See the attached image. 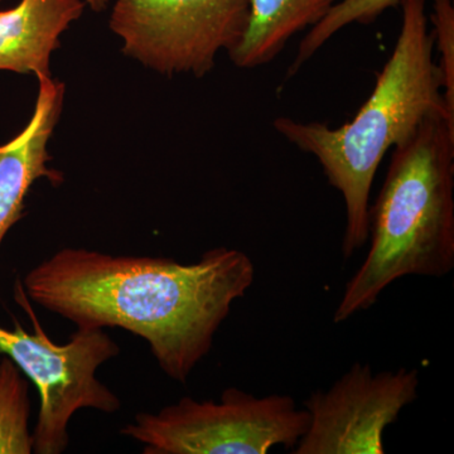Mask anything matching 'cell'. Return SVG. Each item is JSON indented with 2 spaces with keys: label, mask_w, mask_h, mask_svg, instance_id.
<instances>
[{
  "label": "cell",
  "mask_w": 454,
  "mask_h": 454,
  "mask_svg": "<svg viewBox=\"0 0 454 454\" xmlns=\"http://www.w3.org/2000/svg\"><path fill=\"white\" fill-rule=\"evenodd\" d=\"M35 110L25 129L0 145V247L25 211L26 197L35 181L59 184L64 175L49 166V143L65 103V83L52 76H38Z\"/></svg>",
  "instance_id": "obj_8"
},
{
  "label": "cell",
  "mask_w": 454,
  "mask_h": 454,
  "mask_svg": "<svg viewBox=\"0 0 454 454\" xmlns=\"http://www.w3.org/2000/svg\"><path fill=\"white\" fill-rule=\"evenodd\" d=\"M255 279L244 252L220 247L199 262L64 247L23 279L27 297L82 330L118 327L148 342L160 370L186 384Z\"/></svg>",
  "instance_id": "obj_1"
},
{
  "label": "cell",
  "mask_w": 454,
  "mask_h": 454,
  "mask_svg": "<svg viewBox=\"0 0 454 454\" xmlns=\"http://www.w3.org/2000/svg\"><path fill=\"white\" fill-rule=\"evenodd\" d=\"M121 52L162 76H206L243 41L252 0H113Z\"/></svg>",
  "instance_id": "obj_6"
},
{
  "label": "cell",
  "mask_w": 454,
  "mask_h": 454,
  "mask_svg": "<svg viewBox=\"0 0 454 454\" xmlns=\"http://www.w3.org/2000/svg\"><path fill=\"white\" fill-rule=\"evenodd\" d=\"M29 384L8 356L0 360V454L33 453Z\"/></svg>",
  "instance_id": "obj_11"
},
{
  "label": "cell",
  "mask_w": 454,
  "mask_h": 454,
  "mask_svg": "<svg viewBox=\"0 0 454 454\" xmlns=\"http://www.w3.org/2000/svg\"><path fill=\"white\" fill-rule=\"evenodd\" d=\"M432 22L434 41L439 50L438 68L441 73L443 98L454 115V8L452 0L433 2Z\"/></svg>",
  "instance_id": "obj_13"
},
{
  "label": "cell",
  "mask_w": 454,
  "mask_h": 454,
  "mask_svg": "<svg viewBox=\"0 0 454 454\" xmlns=\"http://www.w3.org/2000/svg\"><path fill=\"white\" fill-rule=\"evenodd\" d=\"M402 0H340L327 14L309 32L304 35L286 71V79L294 76L301 66L307 64L336 33L346 27L355 25H372L387 9L396 7Z\"/></svg>",
  "instance_id": "obj_12"
},
{
  "label": "cell",
  "mask_w": 454,
  "mask_h": 454,
  "mask_svg": "<svg viewBox=\"0 0 454 454\" xmlns=\"http://www.w3.org/2000/svg\"><path fill=\"white\" fill-rule=\"evenodd\" d=\"M427 0H402L403 20L390 59L376 76L375 88L355 118L342 127L279 116L273 128L283 138L313 155L346 208L343 259L369 241L370 193L376 170L390 148L414 136L429 116L443 115L454 125L434 61Z\"/></svg>",
  "instance_id": "obj_2"
},
{
  "label": "cell",
  "mask_w": 454,
  "mask_h": 454,
  "mask_svg": "<svg viewBox=\"0 0 454 454\" xmlns=\"http://www.w3.org/2000/svg\"><path fill=\"white\" fill-rule=\"evenodd\" d=\"M340 0H252L243 41L230 59L239 68L270 64L298 33L318 25Z\"/></svg>",
  "instance_id": "obj_10"
},
{
  "label": "cell",
  "mask_w": 454,
  "mask_h": 454,
  "mask_svg": "<svg viewBox=\"0 0 454 454\" xmlns=\"http://www.w3.org/2000/svg\"><path fill=\"white\" fill-rule=\"evenodd\" d=\"M14 298L31 317L35 333L22 325L11 331L0 325V354L13 361L40 391L41 406L33 430V453L59 454L70 442L68 423L82 409L113 414L121 402L98 380V367L121 354V348L104 330H82L57 345L44 333L20 280Z\"/></svg>",
  "instance_id": "obj_5"
},
{
  "label": "cell",
  "mask_w": 454,
  "mask_h": 454,
  "mask_svg": "<svg viewBox=\"0 0 454 454\" xmlns=\"http://www.w3.org/2000/svg\"><path fill=\"white\" fill-rule=\"evenodd\" d=\"M83 2H85L86 7L97 12V13H100V12L106 11L112 4L113 0H83Z\"/></svg>",
  "instance_id": "obj_14"
},
{
  "label": "cell",
  "mask_w": 454,
  "mask_h": 454,
  "mask_svg": "<svg viewBox=\"0 0 454 454\" xmlns=\"http://www.w3.org/2000/svg\"><path fill=\"white\" fill-rule=\"evenodd\" d=\"M83 0H20L0 11V71L52 76L61 35L82 17Z\"/></svg>",
  "instance_id": "obj_9"
},
{
  "label": "cell",
  "mask_w": 454,
  "mask_h": 454,
  "mask_svg": "<svg viewBox=\"0 0 454 454\" xmlns=\"http://www.w3.org/2000/svg\"><path fill=\"white\" fill-rule=\"evenodd\" d=\"M419 372L400 367L373 373L354 364L328 390L304 400L309 429L293 454H384V432L418 399Z\"/></svg>",
  "instance_id": "obj_7"
},
{
  "label": "cell",
  "mask_w": 454,
  "mask_h": 454,
  "mask_svg": "<svg viewBox=\"0 0 454 454\" xmlns=\"http://www.w3.org/2000/svg\"><path fill=\"white\" fill-rule=\"evenodd\" d=\"M309 420L292 396L227 387L220 402L184 396L158 413H138L121 433L145 454H267L277 446L292 450Z\"/></svg>",
  "instance_id": "obj_4"
},
{
  "label": "cell",
  "mask_w": 454,
  "mask_h": 454,
  "mask_svg": "<svg viewBox=\"0 0 454 454\" xmlns=\"http://www.w3.org/2000/svg\"><path fill=\"white\" fill-rule=\"evenodd\" d=\"M369 221V253L346 284L334 324L372 309L397 279L453 270L454 125L446 116H429L394 148Z\"/></svg>",
  "instance_id": "obj_3"
}]
</instances>
